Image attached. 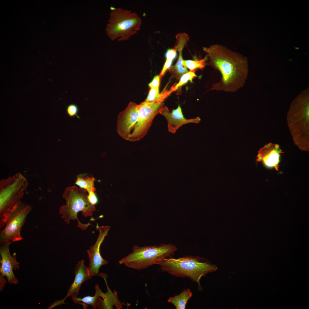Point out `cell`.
Instances as JSON below:
<instances>
[{
    "label": "cell",
    "instance_id": "1",
    "mask_svg": "<svg viewBox=\"0 0 309 309\" xmlns=\"http://www.w3.org/2000/svg\"><path fill=\"white\" fill-rule=\"evenodd\" d=\"M203 49L209 59L207 65L219 71L221 76L210 90L233 92L243 86L248 71L245 57L220 44L203 47Z\"/></svg>",
    "mask_w": 309,
    "mask_h": 309
},
{
    "label": "cell",
    "instance_id": "2",
    "mask_svg": "<svg viewBox=\"0 0 309 309\" xmlns=\"http://www.w3.org/2000/svg\"><path fill=\"white\" fill-rule=\"evenodd\" d=\"M158 265L163 272L172 276L189 278L197 284L200 290L202 289L200 283L201 277L217 269L216 265L198 256H187L178 258H170L164 259Z\"/></svg>",
    "mask_w": 309,
    "mask_h": 309
},
{
    "label": "cell",
    "instance_id": "3",
    "mask_svg": "<svg viewBox=\"0 0 309 309\" xmlns=\"http://www.w3.org/2000/svg\"><path fill=\"white\" fill-rule=\"evenodd\" d=\"M177 250L176 247L171 244L142 247L134 245L131 252L120 260L119 263L134 269L143 270L171 258Z\"/></svg>",
    "mask_w": 309,
    "mask_h": 309
},
{
    "label": "cell",
    "instance_id": "4",
    "mask_svg": "<svg viewBox=\"0 0 309 309\" xmlns=\"http://www.w3.org/2000/svg\"><path fill=\"white\" fill-rule=\"evenodd\" d=\"M87 191L74 185L67 187L62 195L66 203L60 208L59 212L62 218L67 224L71 220H77L78 226L83 230L86 229L90 224H83L78 219L77 215L81 211L85 217L92 216L96 211L94 205L89 201Z\"/></svg>",
    "mask_w": 309,
    "mask_h": 309
},
{
    "label": "cell",
    "instance_id": "5",
    "mask_svg": "<svg viewBox=\"0 0 309 309\" xmlns=\"http://www.w3.org/2000/svg\"><path fill=\"white\" fill-rule=\"evenodd\" d=\"M113 8L106 28V33L112 40H128L139 31L142 19L135 12L121 8Z\"/></svg>",
    "mask_w": 309,
    "mask_h": 309
},
{
    "label": "cell",
    "instance_id": "6",
    "mask_svg": "<svg viewBox=\"0 0 309 309\" xmlns=\"http://www.w3.org/2000/svg\"><path fill=\"white\" fill-rule=\"evenodd\" d=\"M28 185L21 173L2 179L0 182V226L8 212L23 197Z\"/></svg>",
    "mask_w": 309,
    "mask_h": 309
},
{
    "label": "cell",
    "instance_id": "7",
    "mask_svg": "<svg viewBox=\"0 0 309 309\" xmlns=\"http://www.w3.org/2000/svg\"><path fill=\"white\" fill-rule=\"evenodd\" d=\"M31 210L29 205L20 201L17 203L8 212L0 229V243L7 242H12L22 240L21 230L27 215Z\"/></svg>",
    "mask_w": 309,
    "mask_h": 309
},
{
    "label": "cell",
    "instance_id": "8",
    "mask_svg": "<svg viewBox=\"0 0 309 309\" xmlns=\"http://www.w3.org/2000/svg\"><path fill=\"white\" fill-rule=\"evenodd\" d=\"M302 109L289 112L288 124L295 144L301 150L308 151V107Z\"/></svg>",
    "mask_w": 309,
    "mask_h": 309
},
{
    "label": "cell",
    "instance_id": "9",
    "mask_svg": "<svg viewBox=\"0 0 309 309\" xmlns=\"http://www.w3.org/2000/svg\"><path fill=\"white\" fill-rule=\"evenodd\" d=\"M163 105V102L148 103L145 101L138 105V121L129 141H138L146 134L154 117L159 113Z\"/></svg>",
    "mask_w": 309,
    "mask_h": 309
},
{
    "label": "cell",
    "instance_id": "10",
    "mask_svg": "<svg viewBox=\"0 0 309 309\" xmlns=\"http://www.w3.org/2000/svg\"><path fill=\"white\" fill-rule=\"evenodd\" d=\"M96 227L99 231V234L95 244L87 251L89 259V264L88 268L91 278L98 275L100 268L108 263L101 256L100 248L105 237L108 235L110 227L108 225L100 226L97 224Z\"/></svg>",
    "mask_w": 309,
    "mask_h": 309
},
{
    "label": "cell",
    "instance_id": "11",
    "mask_svg": "<svg viewBox=\"0 0 309 309\" xmlns=\"http://www.w3.org/2000/svg\"><path fill=\"white\" fill-rule=\"evenodd\" d=\"M138 118V104L130 102L118 116L117 131L118 134L124 139L129 141L136 126Z\"/></svg>",
    "mask_w": 309,
    "mask_h": 309
},
{
    "label": "cell",
    "instance_id": "12",
    "mask_svg": "<svg viewBox=\"0 0 309 309\" xmlns=\"http://www.w3.org/2000/svg\"><path fill=\"white\" fill-rule=\"evenodd\" d=\"M11 243L7 241L1 243L0 277L5 276L9 283L16 284L18 283V280L14 274L13 270L18 269L19 263L16 259L15 253L12 255L10 252L9 246Z\"/></svg>",
    "mask_w": 309,
    "mask_h": 309
},
{
    "label": "cell",
    "instance_id": "13",
    "mask_svg": "<svg viewBox=\"0 0 309 309\" xmlns=\"http://www.w3.org/2000/svg\"><path fill=\"white\" fill-rule=\"evenodd\" d=\"M159 113L163 116L166 119L169 132L174 134L181 126L189 123H198L200 121L199 117L187 119L184 117L180 106L173 110L170 112L166 106L163 107Z\"/></svg>",
    "mask_w": 309,
    "mask_h": 309
},
{
    "label": "cell",
    "instance_id": "14",
    "mask_svg": "<svg viewBox=\"0 0 309 309\" xmlns=\"http://www.w3.org/2000/svg\"><path fill=\"white\" fill-rule=\"evenodd\" d=\"M283 152L279 145L269 143L260 149L257 161L262 162L268 167L274 168L278 171L280 157Z\"/></svg>",
    "mask_w": 309,
    "mask_h": 309
},
{
    "label": "cell",
    "instance_id": "15",
    "mask_svg": "<svg viewBox=\"0 0 309 309\" xmlns=\"http://www.w3.org/2000/svg\"><path fill=\"white\" fill-rule=\"evenodd\" d=\"M84 262L82 260L76 264L74 271V279L68 289L66 296L64 299L54 304L52 307L64 303L65 300L68 297L71 296L77 297L82 284L90 278L88 268L84 265Z\"/></svg>",
    "mask_w": 309,
    "mask_h": 309
},
{
    "label": "cell",
    "instance_id": "16",
    "mask_svg": "<svg viewBox=\"0 0 309 309\" xmlns=\"http://www.w3.org/2000/svg\"><path fill=\"white\" fill-rule=\"evenodd\" d=\"M95 293L93 296H86L83 298L72 296V300L75 304L82 305L84 309H86L88 306L91 305L94 309L98 308L100 299L104 293L99 288L98 286H95Z\"/></svg>",
    "mask_w": 309,
    "mask_h": 309
},
{
    "label": "cell",
    "instance_id": "17",
    "mask_svg": "<svg viewBox=\"0 0 309 309\" xmlns=\"http://www.w3.org/2000/svg\"><path fill=\"white\" fill-rule=\"evenodd\" d=\"M192 295L189 289H185L178 295L169 298L167 302L173 304L176 309H185L187 302Z\"/></svg>",
    "mask_w": 309,
    "mask_h": 309
},
{
    "label": "cell",
    "instance_id": "18",
    "mask_svg": "<svg viewBox=\"0 0 309 309\" xmlns=\"http://www.w3.org/2000/svg\"><path fill=\"white\" fill-rule=\"evenodd\" d=\"M184 47L180 46L177 49L179 52V56L177 62L173 66H171L168 69L173 75L177 78L180 79L184 74L188 72L187 68L183 65L182 51Z\"/></svg>",
    "mask_w": 309,
    "mask_h": 309
},
{
    "label": "cell",
    "instance_id": "19",
    "mask_svg": "<svg viewBox=\"0 0 309 309\" xmlns=\"http://www.w3.org/2000/svg\"><path fill=\"white\" fill-rule=\"evenodd\" d=\"M169 95L167 91L159 93V88H150L144 101L148 103H160L163 102Z\"/></svg>",
    "mask_w": 309,
    "mask_h": 309
},
{
    "label": "cell",
    "instance_id": "20",
    "mask_svg": "<svg viewBox=\"0 0 309 309\" xmlns=\"http://www.w3.org/2000/svg\"><path fill=\"white\" fill-rule=\"evenodd\" d=\"M95 179L92 177L79 176L77 177L75 184L81 188L86 190L89 193L92 191H95L94 187Z\"/></svg>",
    "mask_w": 309,
    "mask_h": 309
},
{
    "label": "cell",
    "instance_id": "21",
    "mask_svg": "<svg viewBox=\"0 0 309 309\" xmlns=\"http://www.w3.org/2000/svg\"><path fill=\"white\" fill-rule=\"evenodd\" d=\"M208 59L206 56L203 58L198 60H183V64L185 67L190 70L189 71L195 72L198 69L204 68Z\"/></svg>",
    "mask_w": 309,
    "mask_h": 309
},
{
    "label": "cell",
    "instance_id": "22",
    "mask_svg": "<svg viewBox=\"0 0 309 309\" xmlns=\"http://www.w3.org/2000/svg\"><path fill=\"white\" fill-rule=\"evenodd\" d=\"M197 77L195 72H188L183 75L180 78L179 82L175 86L172 87L171 89L173 92L177 90L179 87L186 83L189 81L192 82L193 79Z\"/></svg>",
    "mask_w": 309,
    "mask_h": 309
},
{
    "label": "cell",
    "instance_id": "23",
    "mask_svg": "<svg viewBox=\"0 0 309 309\" xmlns=\"http://www.w3.org/2000/svg\"><path fill=\"white\" fill-rule=\"evenodd\" d=\"M66 112L70 117H76L78 118H80L78 115L79 108L78 106L75 104L72 103L68 105L67 107Z\"/></svg>",
    "mask_w": 309,
    "mask_h": 309
},
{
    "label": "cell",
    "instance_id": "24",
    "mask_svg": "<svg viewBox=\"0 0 309 309\" xmlns=\"http://www.w3.org/2000/svg\"><path fill=\"white\" fill-rule=\"evenodd\" d=\"M95 191H92L88 193V198L89 201L94 205L98 203V199L95 193Z\"/></svg>",
    "mask_w": 309,
    "mask_h": 309
},
{
    "label": "cell",
    "instance_id": "25",
    "mask_svg": "<svg viewBox=\"0 0 309 309\" xmlns=\"http://www.w3.org/2000/svg\"><path fill=\"white\" fill-rule=\"evenodd\" d=\"M177 51L174 48L167 50L165 56L166 59L173 60L177 56Z\"/></svg>",
    "mask_w": 309,
    "mask_h": 309
},
{
    "label": "cell",
    "instance_id": "26",
    "mask_svg": "<svg viewBox=\"0 0 309 309\" xmlns=\"http://www.w3.org/2000/svg\"><path fill=\"white\" fill-rule=\"evenodd\" d=\"M173 61L171 60L166 59L163 68L159 75L160 78H161L163 76L167 70L171 66Z\"/></svg>",
    "mask_w": 309,
    "mask_h": 309
},
{
    "label": "cell",
    "instance_id": "27",
    "mask_svg": "<svg viewBox=\"0 0 309 309\" xmlns=\"http://www.w3.org/2000/svg\"><path fill=\"white\" fill-rule=\"evenodd\" d=\"M160 78L159 76H155L152 81L148 84L150 88H159L160 84Z\"/></svg>",
    "mask_w": 309,
    "mask_h": 309
}]
</instances>
